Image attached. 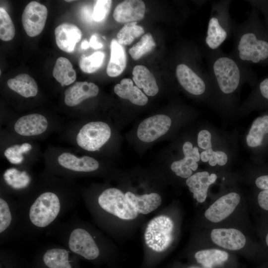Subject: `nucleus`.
Listing matches in <instances>:
<instances>
[{
	"label": "nucleus",
	"instance_id": "5",
	"mask_svg": "<svg viewBox=\"0 0 268 268\" xmlns=\"http://www.w3.org/2000/svg\"><path fill=\"white\" fill-rule=\"evenodd\" d=\"M98 202L104 210L120 219L132 220L138 214L125 194L118 189L109 188L104 191L99 196Z\"/></svg>",
	"mask_w": 268,
	"mask_h": 268
},
{
	"label": "nucleus",
	"instance_id": "10",
	"mask_svg": "<svg viewBox=\"0 0 268 268\" xmlns=\"http://www.w3.org/2000/svg\"><path fill=\"white\" fill-rule=\"evenodd\" d=\"M68 246L71 251L87 260H94L99 255V249L93 238L83 229L77 228L72 231Z\"/></svg>",
	"mask_w": 268,
	"mask_h": 268
},
{
	"label": "nucleus",
	"instance_id": "29",
	"mask_svg": "<svg viewBox=\"0 0 268 268\" xmlns=\"http://www.w3.org/2000/svg\"><path fill=\"white\" fill-rule=\"evenodd\" d=\"M68 259V252L61 249L48 250L43 256V261L49 268H72Z\"/></svg>",
	"mask_w": 268,
	"mask_h": 268
},
{
	"label": "nucleus",
	"instance_id": "3",
	"mask_svg": "<svg viewBox=\"0 0 268 268\" xmlns=\"http://www.w3.org/2000/svg\"><path fill=\"white\" fill-rule=\"evenodd\" d=\"M236 52L241 61L258 63L268 58V42L244 28L238 36Z\"/></svg>",
	"mask_w": 268,
	"mask_h": 268
},
{
	"label": "nucleus",
	"instance_id": "33",
	"mask_svg": "<svg viewBox=\"0 0 268 268\" xmlns=\"http://www.w3.org/2000/svg\"><path fill=\"white\" fill-rule=\"evenodd\" d=\"M3 178L7 184L15 189L25 188L30 182V178L25 171L20 172L15 168L6 170Z\"/></svg>",
	"mask_w": 268,
	"mask_h": 268
},
{
	"label": "nucleus",
	"instance_id": "15",
	"mask_svg": "<svg viewBox=\"0 0 268 268\" xmlns=\"http://www.w3.org/2000/svg\"><path fill=\"white\" fill-rule=\"evenodd\" d=\"M145 11V5L142 0H127L116 7L113 16L119 22H133L141 19Z\"/></svg>",
	"mask_w": 268,
	"mask_h": 268
},
{
	"label": "nucleus",
	"instance_id": "9",
	"mask_svg": "<svg viewBox=\"0 0 268 268\" xmlns=\"http://www.w3.org/2000/svg\"><path fill=\"white\" fill-rule=\"evenodd\" d=\"M171 125L170 118L165 115H156L145 119L139 125L137 136L142 141L150 142L165 134Z\"/></svg>",
	"mask_w": 268,
	"mask_h": 268
},
{
	"label": "nucleus",
	"instance_id": "7",
	"mask_svg": "<svg viewBox=\"0 0 268 268\" xmlns=\"http://www.w3.org/2000/svg\"><path fill=\"white\" fill-rule=\"evenodd\" d=\"M48 15L46 6L37 1L29 2L22 14V23L26 34L35 37L43 31Z\"/></svg>",
	"mask_w": 268,
	"mask_h": 268
},
{
	"label": "nucleus",
	"instance_id": "6",
	"mask_svg": "<svg viewBox=\"0 0 268 268\" xmlns=\"http://www.w3.org/2000/svg\"><path fill=\"white\" fill-rule=\"evenodd\" d=\"M111 131L103 122H91L84 125L78 132L76 140L78 145L88 151H95L105 144L110 138Z\"/></svg>",
	"mask_w": 268,
	"mask_h": 268
},
{
	"label": "nucleus",
	"instance_id": "37",
	"mask_svg": "<svg viewBox=\"0 0 268 268\" xmlns=\"http://www.w3.org/2000/svg\"><path fill=\"white\" fill-rule=\"evenodd\" d=\"M112 0H98L96 1L92 13V18L96 22H100L105 18L108 14Z\"/></svg>",
	"mask_w": 268,
	"mask_h": 268
},
{
	"label": "nucleus",
	"instance_id": "24",
	"mask_svg": "<svg viewBox=\"0 0 268 268\" xmlns=\"http://www.w3.org/2000/svg\"><path fill=\"white\" fill-rule=\"evenodd\" d=\"M110 59L107 67V73L110 77L121 74L126 66V55L124 47L115 39L112 40Z\"/></svg>",
	"mask_w": 268,
	"mask_h": 268
},
{
	"label": "nucleus",
	"instance_id": "30",
	"mask_svg": "<svg viewBox=\"0 0 268 268\" xmlns=\"http://www.w3.org/2000/svg\"><path fill=\"white\" fill-rule=\"evenodd\" d=\"M143 33V28L137 25L136 22H129L117 33V41L121 45H130Z\"/></svg>",
	"mask_w": 268,
	"mask_h": 268
},
{
	"label": "nucleus",
	"instance_id": "13",
	"mask_svg": "<svg viewBox=\"0 0 268 268\" xmlns=\"http://www.w3.org/2000/svg\"><path fill=\"white\" fill-rule=\"evenodd\" d=\"M177 78L182 87L194 95H201L206 90V81L185 64H180L176 69Z\"/></svg>",
	"mask_w": 268,
	"mask_h": 268
},
{
	"label": "nucleus",
	"instance_id": "25",
	"mask_svg": "<svg viewBox=\"0 0 268 268\" xmlns=\"http://www.w3.org/2000/svg\"><path fill=\"white\" fill-rule=\"evenodd\" d=\"M7 84L10 89L24 97H34L38 93L36 81L26 73H21L9 79Z\"/></svg>",
	"mask_w": 268,
	"mask_h": 268
},
{
	"label": "nucleus",
	"instance_id": "21",
	"mask_svg": "<svg viewBox=\"0 0 268 268\" xmlns=\"http://www.w3.org/2000/svg\"><path fill=\"white\" fill-rule=\"evenodd\" d=\"M224 23L218 16L212 15L208 23L205 42L211 50L217 49L226 39L228 33Z\"/></svg>",
	"mask_w": 268,
	"mask_h": 268
},
{
	"label": "nucleus",
	"instance_id": "23",
	"mask_svg": "<svg viewBox=\"0 0 268 268\" xmlns=\"http://www.w3.org/2000/svg\"><path fill=\"white\" fill-rule=\"evenodd\" d=\"M133 79L137 87L142 89L148 96H153L158 93L159 88L153 74L145 66L137 65L133 70Z\"/></svg>",
	"mask_w": 268,
	"mask_h": 268
},
{
	"label": "nucleus",
	"instance_id": "2",
	"mask_svg": "<svg viewBox=\"0 0 268 268\" xmlns=\"http://www.w3.org/2000/svg\"><path fill=\"white\" fill-rule=\"evenodd\" d=\"M174 224L172 219L165 215L152 218L148 223L144 232L146 245L153 251L162 252L173 240Z\"/></svg>",
	"mask_w": 268,
	"mask_h": 268
},
{
	"label": "nucleus",
	"instance_id": "22",
	"mask_svg": "<svg viewBox=\"0 0 268 268\" xmlns=\"http://www.w3.org/2000/svg\"><path fill=\"white\" fill-rule=\"evenodd\" d=\"M115 93L120 97L128 99L135 105L143 106L148 102L145 95L136 86L130 78H124L120 83L117 84L114 89Z\"/></svg>",
	"mask_w": 268,
	"mask_h": 268
},
{
	"label": "nucleus",
	"instance_id": "16",
	"mask_svg": "<svg viewBox=\"0 0 268 268\" xmlns=\"http://www.w3.org/2000/svg\"><path fill=\"white\" fill-rule=\"evenodd\" d=\"M99 88L95 84L87 81H78L67 89L65 92V103L74 107L87 99L98 95Z\"/></svg>",
	"mask_w": 268,
	"mask_h": 268
},
{
	"label": "nucleus",
	"instance_id": "41",
	"mask_svg": "<svg viewBox=\"0 0 268 268\" xmlns=\"http://www.w3.org/2000/svg\"><path fill=\"white\" fill-rule=\"evenodd\" d=\"M256 185L260 189L268 190V175H263L257 178Z\"/></svg>",
	"mask_w": 268,
	"mask_h": 268
},
{
	"label": "nucleus",
	"instance_id": "31",
	"mask_svg": "<svg viewBox=\"0 0 268 268\" xmlns=\"http://www.w3.org/2000/svg\"><path fill=\"white\" fill-rule=\"evenodd\" d=\"M104 57V53L101 51L95 52L89 56L83 55L79 59V67L84 72H94L101 67Z\"/></svg>",
	"mask_w": 268,
	"mask_h": 268
},
{
	"label": "nucleus",
	"instance_id": "39",
	"mask_svg": "<svg viewBox=\"0 0 268 268\" xmlns=\"http://www.w3.org/2000/svg\"><path fill=\"white\" fill-rule=\"evenodd\" d=\"M211 134L206 130L201 131L198 135V144L199 147L204 150L212 148Z\"/></svg>",
	"mask_w": 268,
	"mask_h": 268
},
{
	"label": "nucleus",
	"instance_id": "17",
	"mask_svg": "<svg viewBox=\"0 0 268 268\" xmlns=\"http://www.w3.org/2000/svg\"><path fill=\"white\" fill-rule=\"evenodd\" d=\"M55 35L58 47L64 52L71 53L76 44L80 41L82 34L76 25L64 23L55 28Z\"/></svg>",
	"mask_w": 268,
	"mask_h": 268
},
{
	"label": "nucleus",
	"instance_id": "36",
	"mask_svg": "<svg viewBox=\"0 0 268 268\" xmlns=\"http://www.w3.org/2000/svg\"><path fill=\"white\" fill-rule=\"evenodd\" d=\"M200 157L202 161L208 163L212 166L216 164L223 166L226 164L228 160L226 154L220 150L213 151L212 148L204 150L200 153Z\"/></svg>",
	"mask_w": 268,
	"mask_h": 268
},
{
	"label": "nucleus",
	"instance_id": "8",
	"mask_svg": "<svg viewBox=\"0 0 268 268\" xmlns=\"http://www.w3.org/2000/svg\"><path fill=\"white\" fill-rule=\"evenodd\" d=\"M241 201L240 195L236 192L225 194L212 203L205 210V218L212 222H220L229 216Z\"/></svg>",
	"mask_w": 268,
	"mask_h": 268
},
{
	"label": "nucleus",
	"instance_id": "14",
	"mask_svg": "<svg viewBox=\"0 0 268 268\" xmlns=\"http://www.w3.org/2000/svg\"><path fill=\"white\" fill-rule=\"evenodd\" d=\"M48 126L46 118L41 114L35 113L20 117L15 122L14 129L20 135L30 136L43 134Z\"/></svg>",
	"mask_w": 268,
	"mask_h": 268
},
{
	"label": "nucleus",
	"instance_id": "26",
	"mask_svg": "<svg viewBox=\"0 0 268 268\" xmlns=\"http://www.w3.org/2000/svg\"><path fill=\"white\" fill-rule=\"evenodd\" d=\"M229 255L225 251L217 249H208L198 251L195 254L197 262L204 268H213L227 261Z\"/></svg>",
	"mask_w": 268,
	"mask_h": 268
},
{
	"label": "nucleus",
	"instance_id": "49",
	"mask_svg": "<svg viewBox=\"0 0 268 268\" xmlns=\"http://www.w3.org/2000/svg\"><path fill=\"white\" fill-rule=\"evenodd\" d=\"M103 38H104V39H106L105 37H104V36H103Z\"/></svg>",
	"mask_w": 268,
	"mask_h": 268
},
{
	"label": "nucleus",
	"instance_id": "18",
	"mask_svg": "<svg viewBox=\"0 0 268 268\" xmlns=\"http://www.w3.org/2000/svg\"><path fill=\"white\" fill-rule=\"evenodd\" d=\"M217 178L214 173L207 171L197 172L187 179L186 185L190 191L193 194V197L200 203L203 202L207 197L209 187L215 183Z\"/></svg>",
	"mask_w": 268,
	"mask_h": 268
},
{
	"label": "nucleus",
	"instance_id": "40",
	"mask_svg": "<svg viewBox=\"0 0 268 268\" xmlns=\"http://www.w3.org/2000/svg\"><path fill=\"white\" fill-rule=\"evenodd\" d=\"M258 201L261 208L268 211V190H263L259 193Z\"/></svg>",
	"mask_w": 268,
	"mask_h": 268
},
{
	"label": "nucleus",
	"instance_id": "48",
	"mask_svg": "<svg viewBox=\"0 0 268 268\" xmlns=\"http://www.w3.org/2000/svg\"><path fill=\"white\" fill-rule=\"evenodd\" d=\"M73 0H66V1H67V2H70V1H72Z\"/></svg>",
	"mask_w": 268,
	"mask_h": 268
},
{
	"label": "nucleus",
	"instance_id": "44",
	"mask_svg": "<svg viewBox=\"0 0 268 268\" xmlns=\"http://www.w3.org/2000/svg\"><path fill=\"white\" fill-rule=\"evenodd\" d=\"M90 47L89 42L86 40H84L82 41L81 44V48L82 49L85 50L88 49Z\"/></svg>",
	"mask_w": 268,
	"mask_h": 268
},
{
	"label": "nucleus",
	"instance_id": "4",
	"mask_svg": "<svg viewBox=\"0 0 268 268\" xmlns=\"http://www.w3.org/2000/svg\"><path fill=\"white\" fill-rule=\"evenodd\" d=\"M60 202L58 196L51 192L40 195L31 205L29 217L36 226L45 227L58 216L60 210Z\"/></svg>",
	"mask_w": 268,
	"mask_h": 268
},
{
	"label": "nucleus",
	"instance_id": "27",
	"mask_svg": "<svg viewBox=\"0 0 268 268\" xmlns=\"http://www.w3.org/2000/svg\"><path fill=\"white\" fill-rule=\"evenodd\" d=\"M55 78L62 86L68 85L75 80L76 74L70 62L64 57L59 58L53 68Z\"/></svg>",
	"mask_w": 268,
	"mask_h": 268
},
{
	"label": "nucleus",
	"instance_id": "32",
	"mask_svg": "<svg viewBox=\"0 0 268 268\" xmlns=\"http://www.w3.org/2000/svg\"><path fill=\"white\" fill-rule=\"evenodd\" d=\"M155 46V43L151 34L147 33L129 49V52L134 60H137L146 53L152 51Z\"/></svg>",
	"mask_w": 268,
	"mask_h": 268
},
{
	"label": "nucleus",
	"instance_id": "42",
	"mask_svg": "<svg viewBox=\"0 0 268 268\" xmlns=\"http://www.w3.org/2000/svg\"><path fill=\"white\" fill-rule=\"evenodd\" d=\"M260 90L262 96L268 100V78H265L261 82Z\"/></svg>",
	"mask_w": 268,
	"mask_h": 268
},
{
	"label": "nucleus",
	"instance_id": "12",
	"mask_svg": "<svg viewBox=\"0 0 268 268\" xmlns=\"http://www.w3.org/2000/svg\"><path fill=\"white\" fill-rule=\"evenodd\" d=\"M184 158L173 162L171 169L176 175L183 178H188L192 175L193 171L198 168V162L201 159L198 148L193 147L189 141L185 142L183 145Z\"/></svg>",
	"mask_w": 268,
	"mask_h": 268
},
{
	"label": "nucleus",
	"instance_id": "34",
	"mask_svg": "<svg viewBox=\"0 0 268 268\" xmlns=\"http://www.w3.org/2000/svg\"><path fill=\"white\" fill-rule=\"evenodd\" d=\"M15 28L13 22L6 11L0 8V38L4 41H10L15 35Z\"/></svg>",
	"mask_w": 268,
	"mask_h": 268
},
{
	"label": "nucleus",
	"instance_id": "28",
	"mask_svg": "<svg viewBox=\"0 0 268 268\" xmlns=\"http://www.w3.org/2000/svg\"><path fill=\"white\" fill-rule=\"evenodd\" d=\"M266 134H268V115L258 117L254 121L246 136L247 145L251 147L261 145Z\"/></svg>",
	"mask_w": 268,
	"mask_h": 268
},
{
	"label": "nucleus",
	"instance_id": "1",
	"mask_svg": "<svg viewBox=\"0 0 268 268\" xmlns=\"http://www.w3.org/2000/svg\"><path fill=\"white\" fill-rule=\"evenodd\" d=\"M211 72L219 88L226 94L234 92L244 78L238 62L227 56H220L214 59L211 65Z\"/></svg>",
	"mask_w": 268,
	"mask_h": 268
},
{
	"label": "nucleus",
	"instance_id": "46",
	"mask_svg": "<svg viewBox=\"0 0 268 268\" xmlns=\"http://www.w3.org/2000/svg\"><path fill=\"white\" fill-rule=\"evenodd\" d=\"M266 242L267 245L268 246V233L267 234L266 238Z\"/></svg>",
	"mask_w": 268,
	"mask_h": 268
},
{
	"label": "nucleus",
	"instance_id": "38",
	"mask_svg": "<svg viewBox=\"0 0 268 268\" xmlns=\"http://www.w3.org/2000/svg\"><path fill=\"white\" fill-rule=\"evenodd\" d=\"M11 215L7 203L0 199V232L4 231L9 226Z\"/></svg>",
	"mask_w": 268,
	"mask_h": 268
},
{
	"label": "nucleus",
	"instance_id": "43",
	"mask_svg": "<svg viewBox=\"0 0 268 268\" xmlns=\"http://www.w3.org/2000/svg\"><path fill=\"white\" fill-rule=\"evenodd\" d=\"M90 47L94 49H99L103 47V44L98 42L96 34L91 35L89 41Z\"/></svg>",
	"mask_w": 268,
	"mask_h": 268
},
{
	"label": "nucleus",
	"instance_id": "45",
	"mask_svg": "<svg viewBox=\"0 0 268 268\" xmlns=\"http://www.w3.org/2000/svg\"><path fill=\"white\" fill-rule=\"evenodd\" d=\"M83 10H84L83 13H84V17H86L87 19H89L90 18H89V17L90 13V11H89V9L86 7H85Z\"/></svg>",
	"mask_w": 268,
	"mask_h": 268
},
{
	"label": "nucleus",
	"instance_id": "19",
	"mask_svg": "<svg viewBox=\"0 0 268 268\" xmlns=\"http://www.w3.org/2000/svg\"><path fill=\"white\" fill-rule=\"evenodd\" d=\"M58 162L61 166L77 172H92L99 166L98 161L93 157L88 156L78 157L68 152L61 154L58 157Z\"/></svg>",
	"mask_w": 268,
	"mask_h": 268
},
{
	"label": "nucleus",
	"instance_id": "47",
	"mask_svg": "<svg viewBox=\"0 0 268 268\" xmlns=\"http://www.w3.org/2000/svg\"><path fill=\"white\" fill-rule=\"evenodd\" d=\"M189 268H201L196 267H190Z\"/></svg>",
	"mask_w": 268,
	"mask_h": 268
},
{
	"label": "nucleus",
	"instance_id": "20",
	"mask_svg": "<svg viewBox=\"0 0 268 268\" xmlns=\"http://www.w3.org/2000/svg\"><path fill=\"white\" fill-rule=\"evenodd\" d=\"M125 195L138 214L149 213L157 209L162 202L160 196L155 193L136 195L128 192Z\"/></svg>",
	"mask_w": 268,
	"mask_h": 268
},
{
	"label": "nucleus",
	"instance_id": "35",
	"mask_svg": "<svg viewBox=\"0 0 268 268\" xmlns=\"http://www.w3.org/2000/svg\"><path fill=\"white\" fill-rule=\"evenodd\" d=\"M32 149V145L29 143H23L21 145L15 144L6 148L4 154L7 159L12 164H19L22 162L24 157L23 153Z\"/></svg>",
	"mask_w": 268,
	"mask_h": 268
},
{
	"label": "nucleus",
	"instance_id": "11",
	"mask_svg": "<svg viewBox=\"0 0 268 268\" xmlns=\"http://www.w3.org/2000/svg\"><path fill=\"white\" fill-rule=\"evenodd\" d=\"M210 237L216 245L230 251L241 250L246 244V236L236 228H214L211 231Z\"/></svg>",
	"mask_w": 268,
	"mask_h": 268
}]
</instances>
